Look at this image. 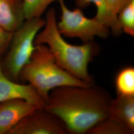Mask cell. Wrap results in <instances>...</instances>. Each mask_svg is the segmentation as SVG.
I'll return each instance as SVG.
<instances>
[{
    "label": "cell",
    "instance_id": "obj_1",
    "mask_svg": "<svg viewBox=\"0 0 134 134\" xmlns=\"http://www.w3.org/2000/svg\"><path fill=\"white\" fill-rule=\"evenodd\" d=\"M112 99L104 88L94 84L59 86L50 92L44 108L62 121L68 134H86L109 116Z\"/></svg>",
    "mask_w": 134,
    "mask_h": 134
},
{
    "label": "cell",
    "instance_id": "obj_2",
    "mask_svg": "<svg viewBox=\"0 0 134 134\" xmlns=\"http://www.w3.org/2000/svg\"><path fill=\"white\" fill-rule=\"evenodd\" d=\"M45 20L44 29L36 35L34 45H47L61 68L79 79L93 83L88 66L99 53V46L93 41L81 45H74L66 42L58 29L56 13L53 8L46 13Z\"/></svg>",
    "mask_w": 134,
    "mask_h": 134
},
{
    "label": "cell",
    "instance_id": "obj_3",
    "mask_svg": "<svg viewBox=\"0 0 134 134\" xmlns=\"http://www.w3.org/2000/svg\"><path fill=\"white\" fill-rule=\"evenodd\" d=\"M19 81L28 82L46 102L50 92L57 87H87L93 84L79 79L61 68L50 49L44 44L36 46L30 61L20 72Z\"/></svg>",
    "mask_w": 134,
    "mask_h": 134
},
{
    "label": "cell",
    "instance_id": "obj_4",
    "mask_svg": "<svg viewBox=\"0 0 134 134\" xmlns=\"http://www.w3.org/2000/svg\"><path fill=\"white\" fill-rule=\"evenodd\" d=\"M45 23V19L41 18L25 19L13 34L9 50L1 58L2 71L10 80L19 82L20 72L36 49L34 39Z\"/></svg>",
    "mask_w": 134,
    "mask_h": 134
},
{
    "label": "cell",
    "instance_id": "obj_5",
    "mask_svg": "<svg viewBox=\"0 0 134 134\" xmlns=\"http://www.w3.org/2000/svg\"><path fill=\"white\" fill-rule=\"evenodd\" d=\"M58 2L62 14L60 21L57 25L62 36L79 38L83 43L93 41L96 36L105 38L109 36V29L95 18H86L80 8L69 10L64 0H59Z\"/></svg>",
    "mask_w": 134,
    "mask_h": 134
},
{
    "label": "cell",
    "instance_id": "obj_6",
    "mask_svg": "<svg viewBox=\"0 0 134 134\" xmlns=\"http://www.w3.org/2000/svg\"><path fill=\"white\" fill-rule=\"evenodd\" d=\"M62 121L44 108L26 116L7 134H68Z\"/></svg>",
    "mask_w": 134,
    "mask_h": 134
},
{
    "label": "cell",
    "instance_id": "obj_7",
    "mask_svg": "<svg viewBox=\"0 0 134 134\" xmlns=\"http://www.w3.org/2000/svg\"><path fill=\"white\" fill-rule=\"evenodd\" d=\"M0 56V102L14 98L24 99L36 106L44 108L46 101L39 95L30 84L24 85L13 81L6 77L2 71Z\"/></svg>",
    "mask_w": 134,
    "mask_h": 134
},
{
    "label": "cell",
    "instance_id": "obj_8",
    "mask_svg": "<svg viewBox=\"0 0 134 134\" xmlns=\"http://www.w3.org/2000/svg\"><path fill=\"white\" fill-rule=\"evenodd\" d=\"M38 108L21 98L0 102V134H7L20 120Z\"/></svg>",
    "mask_w": 134,
    "mask_h": 134
},
{
    "label": "cell",
    "instance_id": "obj_9",
    "mask_svg": "<svg viewBox=\"0 0 134 134\" xmlns=\"http://www.w3.org/2000/svg\"><path fill=\"white\" fill-rule=\"evenodd\" d=\"M25 20L21 0H0V26L14 33Z\"/></svg>",
    "mask_w": 134,
    "mask_h": 134
},
{
    "label": "cell",
    "instance_id": "obj_10",
    "mask_svg": "<svg viewBox=\"0 0 134 134\" xmlns=\"http://www.w3.org/2000/svg\"><path fill=\"white\" fill-rule=\"evenodd\" d=\"M109 115L120 121L134 133V96L117 94L111 101Z\"/></svg>",
    "mask_w": 134,
    "mask_h": 134
},
{
    "label": "cell",
    "instance_id": "obj_11",
    "mask_svg": "<svg viewBox=\"0 0 134 134\" xmlns=\"http://www.w3.org/2000/svg\"><path fill=\"white\" fill-rule=\"evenodd\" d=\"M78 8L85 9L91 3L96 8L95 18L102 24H104L111 30L112 34L119 36L122 31L117 24V15L114 14L110 9L107 0H75Z\"/></svg>",
    "mask_w": 134,
    "mask_h": 134
},
{
    "label": "cell",
    "instance_id": "obj_12",
    "mask_svg": "<svg viewBox=\"0 0 134 134\" xmlns=\"http://www.w3.org/2000/svg\"><path fill=\"white\" fill-rule=\"evenodd\" d=\"M89 134H133L129 128L115 117L109 115L90 130Z\"/></svg>",
    "mask_w": 134,
    "mask_h": 134
},
{
    "label": "cell",
    "instance_id": "obj_13",
    "mask_svg": "<svg viewBox=\"0 0 134 134\" xmlns=\"http://www.w3.org/2000/svg\"><path fill=\"white\" fill-rule=\"evenodd\" d=\"M117 94L134 96V68L125 67L117 74L115 79Z\"/></svg>",
    "mask_w": 134,
    "mask_h": 134
},
{
    "label": "cell",
    "instance_id": "obj_14",
    "mask_svg": "<svg viewBox=\"0 0 134 134\" xmlns=\"http://www.w3.org/2000/svg\"><path fill=\"white\" fill-rule=\"evenodd\" d=\"M59 0H21L25 19L41 18V16L54 2Z\"/></svg>",
    "mask_w": 134,
    "mask_h": 134
},
{
    "label": "cell",
    "instance_id": "obj_15",
    "mask_svg": "<svg viewBox=\"0 0 134 134\" xmlns=\"http://www.w3.org/2000/svg\"><path fill=\"white\" fill-rule=\"evenodd\" d=\"M117 24L119 29L125 34L134 36V0L121 10L117 15Z\"/></svg>",
    "mask_w": 134,
    "mask_h": 134
},
{
    "label": "cell",
    "instance_id": "obj_16",
    "mask_svg": "<svg viewBox=\"0 0 134 134\" xmlns=\"http://www.w3.org/2000/svg\"><path fill=\"white\" fill-rule=\"evenodd\" d=\"M13 34L5 30L0 26V56H2L8 48Z\"/></svg>",
    "mask_w": 134,
    "mask_h": 134
},
{
    "label": "cell",
    "instance_id": "obj_17",
    "mask_svg": "<svg viewBox=\"0 0 134 134\" xmlns=\"http://www.w3.org/2000/svg\"><path fill=\"white\" fill-rule=\"evenodd\" d=\"M132 0H107L110 9L117 15Z\"/></svg>",
    "mask_w": 134,
    "mask_h": 134
}]
</instances>
